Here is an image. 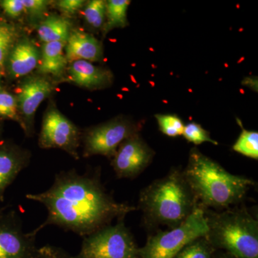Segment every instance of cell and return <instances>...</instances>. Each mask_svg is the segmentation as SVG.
I'll return each instance as SVG.
<instances>
[{"label":"cell","instance_id":"obj_3","mask_svg":"<svg viewBox=\"0 0 258 258\" xmlns=\"http://www.w3.org/2000/svg\"><path fill=\"white\" fill-rule=\"evenodd\" d=\"M198 208V200L179 168L154 180L139 195V209L144 224L152 230L161 225L176 228Z\"/></svg>","mask_w":258,"mask_h":258},{"label":"cell","instance_id":"obj_12","mask_svg":"<svg viewBox=\"0 0 258 258\" xmlns=\"http://www.w3.org/2000/svg\"><path fill=\"white\" fill-rule=\"evenodd\" d=\"M31 160V152L13 142H0V202L5 201L6 190Z\"/></svg>","mask_w":258,"mask_h":258},{"label":"cell","instance_id":"obj_5","mask_svg":"<svg viewBox=\"0 0 258 258\" xmlns=\"http://www.w3.org/2000/svg\"><path fill=\"white\" fill-rule=\"evenodd\" d=\"M75 258H140L139 247L124 219L83 237Z\"/></svg>","mask_w":258,"mask_h":258},{"label":"cell","instance_id":"obj_13","mask_svg":"<svg viewBox=\"0 0 258 258\" xmlns=\"http://www.w3.org/2000/svg\"><path fill=\"white\" fill-rule=\"evenodd\" d=\"M40 59V50L35 42L28 37H20L8 55L4 74L12 80L28 76L37 68Z\"/></svg>","mask_w":258,"mask_h":258},{"label":"cell","instance_id":"obj_8","mask_svg":"<svg viewBox=\"0 0 258 258\" xmlns=\"http://www.w3.org/2000/svg\"><path fill=\"white\" fill-rule=\"evenodd\" d=\"M81 136L82 132L79 127L52 103L42 118L38 145L43 149H60L78 160Z\"/></svg>","mask_w":258,"mask_h":258},{"label":"cell","instance_id":"obj_11","mask_svg":"<svg viewBox=\"0 0 258 258\" xmlns=\"http://www.w3.org/2000/svg\"><path fill=\"white\" fill-rule=\"evenodd\" d=\"M55 89L53 83L42 75L28 76L20 84L17 95L19 115L21 127L25 134L32 137L34 134V117L35 112L44 100Z\"/></svg>","mask_w":258,"mask_h":258},{"label":"cell","instance_id":"obj_34","mask_svg":"<svg viewBox=\"0 0 258 258\" xmlns=\"http://www.w3.org/2000/svg\"><path fill=\"white\" fill-rule=\"evenodd\" d=\"M6 207H4V208H0V213H1V212H3V210H4L5 208H6Z\"/></svg>","mask_w":258,"mask_h":258},{"label":"cell","instance_id":"obj_19","mask_svg":"<svg viewBox=\"0 0 258 258\" xmlns=\"http://www.w3.org/2000/svg\"><path fill=\"white\" fill-rule=\"evenodd\" d=\"M20 38L18 27L0 16V69H4L10 51Z\"/></svg>","mask_w":258,"mask_h":258},{"label":"cell","instance_id":"obj_4","mask_svg":"<svg viewBox=\"0 0 258 258\" xmlns=\"http://www.w3.org/2000/svg\"><path fill=\"white\" fill-rule=\"evenodd\" d=\"M203 211L208 227L205 237L214 248L237 258H258V222L247 209Z\"/></svg>","mask_w":258,"mask_h":258},{"label":"cell","instance_id":"obj_15","mask_svg":"<svg viewBox=\"0 0 258 258\" xmlns=\"http://www.w3.org/2000/svg\"><path fill=\"white\" fill-rule=\"evenodd\" d=\"M64 55L69 63L76 60L98 62L103 60V45L91 34L73 29L64 45Z\"/></svg>","mask_w":258,"mask_h":258},{"label":"cell","instance_id":"obj_10","mask_svg":"<svg viewBox=\"0 0 258 258\" xmlns=\"http://www.w3.org/2000/svg\"><path fill=\"white\" fill-rule=\"evenodd\" d=\"M155 152L136 134L120 144L111 159V166L118 179H134L150 165Z\"/></svg>","mask_w":258,"mask_h":258},{"label":"cell","instance_id":"obj_21","mask_svg":"<svg viewBox=\"0 0 258 258\" xmlns=\"http://www.w3.org/2000/svg\"><path fill=\"white\" fill-rule=\"evenodd\" d=\"M83 9V18L88 26L93 30H102L106 21V1H88Z\"/></svg>","mask_w":258,"mask_h":258},{"label":"cell","instance_id":"obj_26","mask_svg":"<svg viewBox=\"0 0 258 258\" xmlns=\"http://www.w3.org/2000/svg\"><path fill=\"white\" fill-rule=\"evenodd\" d=\"M25 13L33 20L41 18L47 13L50 2L46 0H23Z\"/></svg>","mask_w":258,"mask_h":258},{"label":"cell","instance_id":"obj_32","mask_svg":"<svg viewBox=\"0 0 258 258\" xmlns=\"http://www.w3.org/2000/svg\"><path fill=\"white\" fill-rule=\"evenodd\" d=\"M3 126L1 120H0V142L3 140Z\"/></svg>","mask_w":258,"mask_h":258},{"label":"cell","instance_id":"obj_14","mask_svg":"<svg viewBox=\"0 0 258 258\" xmlns=\"http://www.w3.org/2000/svg\"><path fill=\"white\" fill-rule=\"evenodd\" d=\"M66 74L70 82L88 90L104 89L111 86L113 81L110 70L86 60L70 62Z\"/></svg>","mask_w":258,"mask_h":258},{"label":"cell","instance_id":"obj_24","mask_svg":"<svg viewBox=\"0 0 258 258\" xmlns=\"http://www.w3.org/2000/svg\"><path fill=\"white\" fill-rule=\"evenodd\" d=\"M0 118L15 120L22 125L16 96L2 88H0Z\"/></svg>","mask_w":258,"mask_h":258},{"label":"cell","instance_id":"obj_22","mask_svg":"<svg viewBox=\"0 0 258 258\" xmlns=\"http://www.w3.org/2000/svg\"><path fill=\"white\" fill-rule=\"evenodd\" d=\"M242 127L240 137L232 146V150L251 159H258V133L254 131L246 130Z\"/></svg>","mask_w":258,"mask_h":258},{"label":"cell","instance_id":"obj_6","mask_svg":"<svg viewBox=\"0 0 258 258\" xmlns=\"http://www.w3.org/2000/svg\"><path fill=\"white\" fill-rule=\"evenodd\" d=\"M207 232L204 211L200 208L179 227L159 230L149 235L144 246L139 247V256L140 258H173L185 245L206 235Z\"/></svg>","mask_w":258,"mask_h":258},{"label":"cell","instance_id":"obj_30","mask_svg":"<svg viewBox=\"0 0 258 258\" xmlns=\"http://www.w3.org/2000/svg\"><path fill=\"white\" fill-rule=\"evenodd\" d=\"M242 84L248 86V87L252 88V89H257V79H252V78H247L244 80Z\"/></svg>","mask_w":258,"mask_h":258},{"label":"cell","instance_id":"obj_23","mask_svg":"<svg viewBox=\"0 0 258 258\" xmlns=\"http://www.w3.org/2000/svg\"><path fill=\"white\" fill-rule=\"evenodd\" d=\"M156 119L159 125V130L164 135L169 137L182 136L184 124L182 120L174 114H157Z\"/></svg>","mask_w":258,"mask_h":258},{"label":"cell","instance_id":"obj_16","mask_svg":"<svg viewBox=\"0 0 258 258\" xmlns=\"http://www.w3.org/2000/svg\"><path fill=\"white\" fill-rule=\"evenodd\" d=\"M66 44L60 42L44 43L40 50V59L37 66L38 74L63 79L67 71L68 62L64 52Z\"/></svg>","mask_w":258,"mask_h":258},{"label":"cell","instance_id":"obj_7","mask_svg":"<svg viewBox=\"0 0 258 258\" xmlns=\"http://www.w3.org/2000/svg\"><path fill=\"white\" fill-rule=\"evenodd\" d=\"M141 128L140 123L119 115L105 123L85 129L81 136L83 157L101 155L111 159L120 144L139 134Z\"/></svg>","mask_w":258,"mask_h":258},{"label":"cell","instance_id":"obj_17","mask_svg":"<svg viewBox=\"0 0 258 258\" xmlns=\"http://www.w3.org/2000/svg\"><path fill=\"white\" fill-rule=\"evenodd\" d=\"M72 30V23L69 18L52 15L40 23L37 35L44 43L60 42L66 44Z\"/></svg>","mask_w":258,"mask_h":258},{"label":"cell","instance_id":"obj_18","mask_svg":"<svg viewBox=\"0 0 258 258\" xmlns=\"http://www.w3.org/2000/svg\"><path fill=\"white\" fill-rule=\"evenodd\" d=\"M131 1L109 0L106 1V21L102 28L103 36L115 28H123L128 25L127 10Z\"/></svg>","mask_w":258,"mask_h":258},{"label":"cell","instance_id":"obj_1","mask_svg":"<svg viewBox=\"0 0 258 258\" xmlns=\"http://www.w3.org/2000/svg\"><path fill=\"white\" fill-rule=\"evenodd\" d=\"M101 176L100 168L83 174L74 169L60 171L46 191L27 195L28 200L42 204L47 212L46 220L32 233L37 235L47 226L55 225L83 238L137 210L117 202Z\"/></svg>","mask_w":258,"mask_h":258},{"label":"cell","instance_id":"obj_25","mask_svg":"<svg viewBox=\"0 0 258 258\" xmlns=\"http://www.w3.org/2000/svg\"><path fill=\"white\" fill-rule=\"evenodd\" d=\"M183 137L186 141L193 143L195 145L208 142L214 145H218V142L214 140L210 137V132L205 130L201 125L195 122H191L184 125V131L182 133Z\"/></svg>","mask_w":258,"mask_h":258},{"label":"cell","instance_id":"obj_9","mask_svg":"<svg viewBox=\"0 0 258 258\" xmlns=\"http://www.w3.org/2000/svg\"><path fill=\"white\" fill-rule=\"evenodd\" d=\"M36 235L25 232L20 215L9 207L0 213V258H35Z\"/></svg>","mask_w":258,"mask_h":258},{"label":"cell","instance_id":"obj_2","mask_svg":"<svg viewBox=\"0 0 258 258\" xmlns=\"http://www.w3.org/2000/svg\"><path fill=\"white\" fill-rule=\"evenodd\" d=\"M183 174L203 210L220 211L237 206L255 184L254 180L228 172L197 148L190 151Z\"/></svg>","mask_w":258,"mask_h":258},{"label":"cell","instance_id":"obj_28","mask_svg":"<svg viewBox=\"0 0 258 258\" xmlns=\"http://www.w3.org/2000/svg\"><path fill=\"white\" fill-rule=\"evenodd\" d=\"M35 258H75V256L61 247L47 244L38 247Z\"/></svg>","mask_w":258,"mask_h":258},{"label":"cell","instance_id":"obj_20","mask_svg":"<svg viewBox=\"0 0 258 258\" xmlns=\"http://www.w3.org/2000/svg\"><path fill=\"white\" fill-rule=\"evenodd\" d=\"M216 252L205 236H203L185 245L173 258H214Z\"/></svg>","mask_w":258,"mask_h":258},{"label":"cell","instance_id":"obj_29","mask_svg":"<svg viewBox=\"0 0 258 258\" xmlns=\"http://www.w3.org/2000/svg\"><path fill=\"white\" fill-rule=\"evenodd\" d=\"M86 1L83 0H61L56 3L57 8L64 15H74L84 8L86 5Z\"/></svg>","mask_w":258,"mask_h":258},{"label":"cell","instance_id":"obj_27","mask_svg":"<svg viewBox=\"0 0 258 258\" xmlns=\"http://www.w3.org/2000/svg\"><path fill=\"white\" fill-rule=\"evenodd\" d=\"M0 8L8 18L17 19L25 12L23 0H1Z\"/></svg>","mask_w":258,"mask_h":258},{"label":"cell","instance_id":"obj_31","mask_svg":"<svg viewBox=\"0 0 258 258\" xmlns=\"http://www.w3.org/2000/svg\"><path fill=\"white\" fill-rule=\"evenodd\" d=\"M214 258H237L234 257V256L231 255V254L227 253L225 252H218L217 251L216 254H215V257Z\"/></svg>","mask_w":258,"mask_h":258},{"label":"cell","instance_id":"obj_33","mask_svg":"<svg viewBox=\"0 0 258 258\" xmlns=\"http://www.w3.org/2000/svg\"><path fill=\"white\" fill-rule=\"evenodd\" d=\"M3 74H4V69H0V88H1V81L3 79Z\"/></svg>","mask_w":258,"mask_h":258}]
</instances>
